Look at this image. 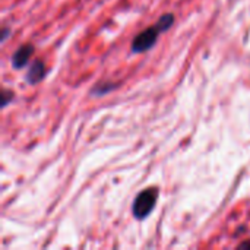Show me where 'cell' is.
<instances>
[{
  "label": "cell",
  "instance_id": "cell-1",
  "mask_svg": "<svg viewBox=\"0 0 250 250\" xmlns=\"http://www.w3.org/2000/svg\"><path fill=\"white\" fill-rule=\"evenodd\" d=\"M174 21H176V16H174L173 13H164V15L157 21L155 25L148 26L146 29L141 31V32L133 38V41H132V45H130L132 53L139 54V53H145V51L151 50V48L157 44L158 37H160L163 32L168 31V29L173 26Z\"/></svg>",
  "mask_w": 250,
  "mask_h": 250
},
{
  "label": "cell",
  "instance_id": "cell-2",
  "mask_svg": "<svg viewBox=\"0 0 250 250\" xmlns=\"http://www.w3.org/2000/svg\"><path fill=\"white\" fill-rule=\"evenodd\" d=\"M158 188H146L133 201L132 214L136 220H146L158 202Z\"/></svg>",
  "mask_w": 250,
  "mask_h": 250
},
{
  "label": "cell",
  "instance_id": "cell-3",
  "mask_svg": "<svg viewBox=\"0 0 250 250\" xmlns=\"http://www.w3.org/2000/svg\"><path fill=\"white\" fill-rule=\"evenodd\" d=\"M35 48L31 42H26V44H22L16 48V51L13 53V56L10 57V64L13 69L19 70V69H23L25 66H28V63L31 62V57L34 54Z\"/></svg>",
  "mask_w": 250,
  "mask_h": 250
},
{
  "label": "cell",
  "instance_id": "cell-4",
  "mask_svg": "<svg viewBox=\"0 0 250 250\" xmlns=\"http://www.w3.org/2000/svg\"><path fill=\"white\" fill-rule=\"evenodd\" d=\"M45 75H47L45 63L42 60L37 59L28 67V72L25 75V81H26L28 85H37V83H40V82L44 81Z\"/></svg>",
  "mask_w": 250,
  "mask_h": 250
},
{
  "label": "cell",
  "instance_id": "cell-5",
  "mask_svg": "<svg viewBox=\"0 0 250 250\" xmlns=\"http://www.w3.org/2000/svg\"><path fill=\"white\" fill-rule=\"evenodd\" d=\"M117 88L116 82H110V81H103L94 85V88L91 89V95L94 97H103L105 94H110L111 91H114Z\"/></svg>",
  "mask_w": 250,
  "mask_h": 250
},
{
  "label": "cell",
  "instance_id": "cell-6",
  "mask_svg": "<svg viewBox=\"0 0 250 250\" xmlns=\"http://www.w3.org/2000/svg\"><path fill=\"white\" fill-rule=\"evenodd\" d=\"M13 97H15V92L7 89V88H3L1 91V107H7L12 101H13Z\"/></svg>",
  "mask_w": 250,
  "mask_h": 250
},
{
  "label": "cell",
  "instance_id": "cell-7",
  "mask_svg": "<svg viewBox=\"0 0 250 250\" xmlns=\"http://www.w3.org/2000/svg\"><path fill=\"white\" fill-rule=\"evenodd\" d=\"M9 35H10V29H9L7 26H3V28H1V35H0V41L4 42V41L7 40Z\"/></svg>",
  "mask_w": 250,
  "mask_h": 250
},
{
  "label": "cell",
  "instance_id": "cell-8",
  "mask_svg": "<svg viewBox=\"0 0 250 250\" xmlns=\"http://www.w3.org/2000/svg\"><path fill=\"white\" fill-rule=\"evenodd\" d=\"M243 248H250V242H243L242 245H239V249H243Z\"/></svg>",
  "mask_w": 250,
  "mask_h": 250
}]
</instances>
